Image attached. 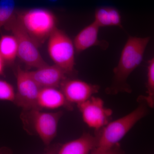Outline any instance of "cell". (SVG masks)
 I'll list each match as a JSON object with an SVG mask.
<instances>
[{
	"label": "cell",
	"instance_id": "6da1fadb",
	"mask_svg": "<svg viewBox=\"0 0 154 154\" xmlns=\"http://www.w3.org/2000/svg\"><path fill=\"white\" fill-rule=\"evenodd\" d=\"M147 113L146 105L141 104L131 113L109 122L97 131V145L91 154H112L121 152L119 144L120 141Z\"/></svg>",
	"mask_w": 154,
	"mask_h": 154
},
{
	"label": "cell",
	"instance_id": "7a4b0ae2",
	"mask_svg": "<svg viewBox=\"0 0 154 154\" xmlns=\"http://www.w3.org/2000/svg\"><path fill=\"white\" fill-rule=\"evenodd\" d=\"M150 39L149 37L129 36L122 51L118 65L113 69L114 83L111 88L113 93L129 92L127 80L142 62Z\"/></svg>",
	"mask_w": 154,
	"mask_h": 154
},
{
	"label": "cell",
	"instance_id": "3957f363",
	"mask_svg": "<svg viewBox=\"0 0 154 154\" xmlns=\"http://www.w3.org/2000/svg\"><path fill=\"white\" fill-rule=\"evenodd\" d=\"M63 113L42 112L39 109L24 110L21 114L24 128L28 132L38 135L48 146L56 136L58 122Z\"/></svg>",
	"mask_w": 154,
	"mask_h": 154
},
{
	"label": "cell",
	"instance_id": "277c9868",
	"mask_svg": "<svg viewBox=\"0 0 154 154\" xmlns=\"http://www.w3.org/2000/svg\"><path fill=\"white\" fill-rule=\"evenodd\" d=\"M17 14L23 27L38 45L57 28L56 17L47 9L36 8Z\"/></svg>",
	"mask_w": 154,
	"mask_h": 154
},
{
	"label": "cell",
	"instance_id": "5b68a950",
	"mask_svg": "<svg viewBox=\"0 0 154 154\" xmlns=\"http://www.w3.org/2000/svg\"><path fill=\"white\" fill-rule=\"evenodd\" d=\"M4 27L11 30L18 44L17 57L27 66L37 69L47 65L38 49V45L23 27L15 15Z\"/></svg>",
	"mask_w": 154,
	"mask_h": 154
},
{
	"label": "cell",
	"instance_id": "8992f818",
	"mask_svg": "<svg viewBox=\"0 0 154 154\" xmlns=\"http://www.w3.org/2000/svg\"><path fill=\"white\" fill-rule=\"evenodd\" d=\"M48 50L54 64L66 73L74 71L75 48L73 42L62 30L56 28L48 37Z\"/></svg>",
	"mask_w": 154,
	"mask_h": 154
},
{
	"label": "cell",
	"instance_id": "52a82bcc",
	"mask_svg": "<svg viewBox=\"0 0 154 154\" xmlns=\"http://www.w3.org/2000/svg\"><path fill=\"white\" fill-rule=\"evenodd\" d=\"M17 91L14 102L23 110L38 109L37 98L41 88L33 79L28 71L18 66L16 70Z\"/></svg>",
	"mask_w": 154,
	"mask_h": 154
},
{
	"label": "cell",
	"instance_id": "ba28073f",
	"mask_svg": "<svg viewBox=\"0 0 154 154\" xmlns=\"http://www.w3.org/2000/svg\"><path fill=\"white\" fill-rule=\"evenodd\" d=\"M77 105L83 121L89 127L98 131L110 122L113 111L105 107L104 101L99 97L91 96Z\"/></svg>",
	"mask_w": 154,
	"mask_h": 154
},
{
	"label": "cell",
	"instance_id": "9c48e42d",
	"mask_svg": "<svg viewBox=\"0 0 154 154\" xmlns=\"http://www.w3.org/2000/svg\"><path fill=\"white\" fill-rule=\"evenodd\" d=\"M60 88L69 103L77 105L90 99L99 92L100 88L97 85L75 79H66Z\"/></svg>",
	"mask_w": 154,
	"mask_h": 154
},
{
	"label": "cell",
	"instance_id": "30bf717a",
	"mask_svg": "<svg viewBox=\"0 0 154 154\" xmlns=\"http://www.w3.org/2000/svg\"><path fill=\"white\" fill-rule=\"evenodd\" d=\"M28 72L41 88H60L67 79L66 73L55 64H47L36 69V70Z\"/></svg>",
	"mask_w": 154,
	"mask_h": 154
},
{
	"label": "cell",
	"instance_id": "8fae6325",
	"mask_svg": "<svg viewBox=\"0 0 154 154\" xmlns=\"http://www.w3.org/2000/svg\"><path fill=\"white\" fill-rule=\"evenodd\" d=\"M97 145V138L89 133L85 132L76 139L60 144L50 153L88 154L93 151Z\"/></svg>",
	"mask_w": 154,
	"mask_h": 154
},
{
	"label": "cell",
	"instance_id": "7c38bea8",
	"mask_svg": "<svg viewBox=\"0 0 154 154\" xmlns=\"http://www.w3.org/2000/svg\"><path fill=\"white\" fill-rule=\"evenodd\" d=\"M39 109L54 110L65 107L71 110L72 104L69 103L61 90L54 88H41L37 98Z\"/></svg>",
	"mask_w": 154,
	"mask_h": 154
},
{
	"label": "cell",
	"instance_id": "4fadbf2b",
	"mask_svg": "<svg viewBox=\"0 0 154 154\" xmlns=\"http://www.w3.org/2000/svg\"><path fill=\"white\" fill-rule=\"evenodd\" d=\"M100 27L94 22L81 30L73 40L75 50L77 53L82 52L96 45L105 47L104 42L98 38Z\"/></svg>",
	"mask_w": 154,
	"mask_h": 154
},
{
	"label": "cell",
	"instance_id": "5bb4252c",
	"mask_svg": "<svg viewBox=\"0 0 154 154\" xmlns=\"http://www.w3.org/2000/svg\"><path fill=\"white\" fill-rule=\"evenodd\" d=\"M94 22L99 27L115 26L123 28L122 18L118 10L111 8L97 9L94 15Z\"/></svg>",
	"mask_w": 154,
	"mask_h": 154
},
{
	"label": "cell",
	"instance_id": "9a60e30c",
	"mask_svg": "<svg viewBox=\"0 0 154 154\" xmlns=\"http://www.w3.org/2000/svg\"><path fill=\"white\" fill-rule=\"evenodd\" d=\"M18 44L14 35H6L0 38V56L4 62L11 63L17 57Z\"/></svg>",
	"mask_w": 154,
	"mask_h": 154
},
{
	"label": "cell",
	"instance_id": "2e32d148",
	"mask_svg": "<svg viewBox=\"0 0 154 154\" xmlns=\"http://www.w3.org/2000/svg\"><path fill=\"white\" fill-rule=\"evenodd\" d=\"M147 95L144 99L147 105L151 108L154 106V59L152 58L148 61L147 75Z\"/></svg>",
	"mask_w": 154,
	"mask_h": 154
},
{
	"label": "cell",
	"instance_id": "e0dca14e",
	"mask_svg": "<svg viewBox=\"0 0 154 154\" xmlns=\"http://www.w3.org/2000/svg\"><path fill=\"white\" fill-rule=\"evenodd\" d=\"M14 0L0 1V28L5 26L15 14Z\"/></svg>",
	"mask_w": 154,
	"mask_h": 154
},
{
	"label": "cell",
	"instance_id": "ac0fdd59",
	"mask_svg": "<svg viewBox=\"0 0 154 154\" xmlns=\"http://www.w3.org/2000/svg\"><path fill=\"white\" fill-rule=\"evenodd\" d=\"M16 93L10 83L0 79V100L14 102Z\"/></svg>",
	"mask_w": 154,
	"mask_h": 154
},
{
	"label": "cell",
	"instance_id": "d6986e66",
	"mask_svg": "<svg viewBox=\"0 0 154 154\" xmlns=\"http://www.w3.org/2000/svg\"><path fill=\"white\" fill-rule=\"evenodd\" d=\"M4 61L2 58L0 56V75L2 73L3 69H4Z\"/></svg>",
	"mask_w": 154,
	"mask_h": 154
},
{
	"label": "cell",
	"instance_id": "ffe728a7",
	"mask_svg": "<svg viewBox=\"0 0 154 154\" xmlns=\"http://www.w3.org/2000/svg\"><path fill=\"white\" fill-rule=\"evenodd\" d=\"M49 1L51 2H55L57 1V0H49Z\"/></svg>",
	"mask_w": 154,
	"mask_h": 154
}]
</instances>
